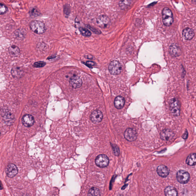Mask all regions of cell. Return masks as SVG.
I'll return each mask as SVG.
<instances>
[{"instance_id":"cell-1","label":"cell","mask_w":196,"mask_h":196,"mask_svg":"<svg viewBox=\"0 0 196 196\" xmlns=\"http://www.w3.org/2000/svg\"><path fill=\"white\" fill-rule=\"evenodd\" d=\"M162 19L163 24L167 27H169L174 21L173 13L168 7L164 8L162 11Z\"/></svg>"},{"instance_id":"cell-2","label":"cell","mask_w":196,"mask_h":196,"mask_svg":"<svg viewBox=\"0 0 196 196\" xmlns=\"http://www.w3.org/2000/svg\"><path fill=\"white\" fill-rule=\"evenodd\" d=\"M30 29L35 33L41 34L45 32L46 27L43 23L40 21H34L30 24Z\"/></svg>"},{"instance_id":"cell-3","label":"cell","mask_w":196,"mask_h":196,"mask_svg":"<svg viewBox=\"0 0 196 196\" xmlns=\"http://www.w3.org/2000/svg\"><path fill=\"white\" fill-rule=\"evenodd\" d=\"M169 106L170 111L173 116L180 115V105L178 100L175 98L171 99L170 101Z\"/></svg>"},{"instance_id":"cell-4","label":"cell","mask_w":196,"mask_h":196,"mask_svg":"<svg viewBox=\"0 0 196 196\" xmlns=\"http://www.w3.org/2000/svg\"><path fill=\"white\" fill-rule=\"evenodd\" d=\"M176 178L179 183L185 184L188 183L190 179L189 173L183 170H180L177 172Z\"/></svg>"},{"instance_id":"cell-5","label":"cell","mask_w":196,"mask_h":196,"mask_svg":"<svg viewBox=\"0 0 196 196\" xmlns=\"http://www.w3.org/2000/svg\"><path fill=\"white\" fill-rule=\"evenodd\" d=\"M108 70L111 74H119L122 71V66L119 61L116 60L113 61L109 65Z\"/></svg>"},{"instance_id":"cell-6","label":"cell","mask_w":196,"mask_h":196,"mask_svg":"<svg viewBox=\"0 0 196 196\" xmlns=\"http://www.w3.org/2000/svg\"><path fill=\"white\" fill-rule=\"evenodd\" d=\"M95 163L99 168H106L108 166L109 163V160L108 157L105 155L100 154L96 158Z\"/></svg>"},{"instance_id":"cell-7","label":"cell","mask_w":196,"mask_h":196,"mask_svg":"<svg viewBox=\"0 0 196 196\" xmlns=\"http://www.w3.org/2000/svg\"><path fill=\"white\" fill-rule=\"evenodd\" d=\"M96 22L99 27L105 28L110 26V20L107 15H100L96 18Z\"/></svg>"},{"instance_id":"cell-8","label":"cell","mask_w":196,"mask_h":196,"mask_svg":"<svg viewBox=\"0 0 196 196\" xmlns=\"http://www.w3.org/2000/svg\"><path fill=\"white\" fill-rule=\"evenodd\" d=\"M137 132L135 129L133 128H127L124 133L125 138L130 142L135 141L137 139Z\"/></svg>"},{"instance_id":"cell-9","label":"cell","mask_w":196,"mask_h":196,"mask_svg":"<svg viewBox=\"0 0 196 196\" xmlns=\"http://www.w3.org/2000/svg\"><path fill=\"white\" fill-rule=\"evenodd\" d=\"M103 118L102 112L100 110H95L92 113L90 116V120L94 123H98L101 122Z\"/></svg>"},{"instance_id":"cell-10","label":"cell","mask_w":196,"mask_h":196,"mask_svg":"<svg viewBox=\"0 0 196 196\" xmlns=\"http://www.w3.org/2000/svg\"><path fill=\"white\" fill-rule=\"evenodd\" d=\"M1 116L5 122L7 123H12L14 120V117L10 112L7 109H3L1 111Z\"/></svg>"},{"instance_id":"cell-11","label":"cell","mask_w":196,"mask_h":196,"mask_svg":"<svg viewBox=\"0 0 196 196\" xmlns=\"http://www.w3.org/2000/svg\"><path fill=\"white\" fill-rule=\"evenodd\" d=\"M18 169L16 165L13 164H9L6 168V173L8 177H14L18 174Z\"/></svg>"},{"instance_id":"cell-12","label":"cell","mask_w":196,"mask_h":196,"mask_svg":"<svg viewBox=\"0 0 196 196\" xmlns=\"http://www.w3.org/2000/svg\"><path fill=\"white\" fill-rule=\"evenodd\" d=\"M175 134L171 130L165 129L162 130L160 133V138L164 141H168L174 138Z\"/></svg>"},{"instance_id":"cell-13","label":"cell","mask_w":196,"mask_h":196,"mask_svg":"<svg viewBox=\"0 0 196 196\" xmlns=\"http://www.w3.org/2000/svg\"><path fill=\"white\" fill-rule=\"evenodd\" d=\"M21 122L24 126L30 127L33 126L34 123V118L32 115L26 114L23 116Z\"/></svg>"},{"instance_id":"cell-14","label":"cell","mask_w":196,"mask_h":196,"mask_svg":"<svg viewBox=\"0 0 196 196\" xmlns=\"http://www.w3.org/2000/svg\"><path fill=\"white\" fill-rule=\"evenodd\" d=\"M70 85L74 89L79 88L82 85V79L79 77L75 76L73 77L70 80Z\"/></svg>"},{"instance_id":"cell-15","label":"cell","mask_w":196,"mask_h":196,"mask_svg":"<svg viewBox=\"0 0 196 196\" xmlns=\"http://www.w3.org/2000/svg\"><path fill=\"white\" fill-rule=\"evenodd\" d=\"M157 172L159 176L162 177H166L169 174V169L164 165H160L157 167Z\"/></svg>"},{"instance_id":"cell-16","label":"cell","mask_w":196,"mask_h":196,"mask_svg":"<svg viewBox=\"0 0 196 196\" xmlns=\"http://www.w3.org/2000/svg\"><path fill=\"white\" fill-rule=\"evenodd\" d=\"M182 35L185 39L190 40L194 38V33L192 29L187 27L182 31Z\"/></svg>"},{"instance_id":"cell-17","label":"cell","mask_w":196,"mask_h":196,"mask_svg":"<svg viewBox=\"0 0 196 196\" xmlns=\"http://www.w3.org/2000/svg\"><path fill=\"white\" fill-rule=\"evenodd\" d=\"M169 52L172 56L176 57L180 56L181 50L177 44H172L169 47Z\"/></svg>"},{"instance_id":"cell-18","label":"cell","mask_w":196,"mask_h":196,"mask_svg":"<svg viewBox=\"0 0 196 196\" xmlns=\"http://www.w3.org/2000/svg\"><path fill=\"white\" fill-rule=\"evenodd\" d=\"M125 102V99L124 97L121 96H117L114 100L115 107L118 109H121L124 107Z\"/></svg>"},{"instance_id":"cell-19","label":"cell","mask_w":196,"mask_h":196,"mask_svg":"<svg viewBox=\"0 0 196 196\" xmlns=\"http://www.w3.org/2000/svg\"><path fill=\"white\" fill-rule=\"evenodd\" d=\"M11 73L14 78L21 77L23 74V71L21 67L18 66L13 67L12 68Z\"/></svg>"},{"instance_id":"cell-20","label":"cell","mask_w":196,"mask_h":196,"mask_svg":"<svg viewBox=\"0 0 196 196\" xmlns=\"http://www.w3.org/2000/svg\"><path fill=\"white\" fill-rule=\"evenodd\" d=\"M164 193L167 196H176L178 195L177 190L174 187L168 186L165 188Z\"/></svg>"},{"instance_id":"cell-21","label":"cell","mask_w":196,"mask_h":196,"mask_svg":"<svg viewBox=\"0 0 196 196\" xmlns=\"http://www.w3.org/2000/svg\"><path fill=\"white\" fill-rule=\"evenodd\" d=\"M196 153H191L187 157L186 162L190 166H194L196 164Z\"/></svg>"},{"instance_id":"cell-22","label":"cell","mask_w":196,"mask_h":196,"mask_svg":"<svg viewBox=\"0 0 196 196\" xmlns=\"http://www.w3.org/2000/svg\"><path fill=\"white\" fill-rule=\"evenodd\" d=\"M9 52L12 56L16 57L20 55V50L19 47L17 46L13 45L9 47Z\"/></svg>"},{"instance_id":"cell-23","label":"cell","mask_w":196,"mask_h":196,"mask_svg":"<svg viewBox=\"0 0 196 196\" xmlns=\"http://www.w3.org/2000/svg\"><path fill=\"white\" fill-rule=\"evenodd\" d=\"M131 0H120L119 2V6L122 9H126L131 4Z\"/></svg>"},{"instance_id":"cell-24","label":"cell","mask_w":196,"mask_h":196,"mask_svg":"<svg viewBox=\"0 0 196 196\" xmlns=\"http://www.w3.org/2000/svg\"><path fill=\"white\" fill-rule=\"evenodd\" d=\"M80 32L81 35L84 36L89 37L91 36V33L89 30L85 28L82 27H80L79 28Z\"/></svg>"},{"instance_id":"cell-25","label":"cell","mask_w":196,"mask_h":196,"mask_svg":"<svg viewBox=\"0 0 196 196\" xmlns=\"http://www.w3.org/2000/svg\"><path fill=\"white\" fill-rule=\"evenodd\" d=\"M88 195L99 196L100 195V192L98 188L93 187L89 191Z\"/></svg>"},{"instance_id":"cell-26","label":"cell","mask_w":196,"mask_h":196,"mask_svg":"<svg viewBox=\"0 0 196 196\" xmlns=\"http://www.w3.org/2000/svg\"><path fill=\"white\" fill-rule=\"evenodd\" d=\"M63 9L64 15H65L66 17H68L70 15V6H69L68 5L66 4L64 6Z\"/></svg>"},{"instance_id":"cell-27","label":"cell","mask_w":196,"mask_h":196,"mask_svg":"<svg viewBox=\"0 0 196 196\" xmlns=\"http://www.w3.org/2000/svg\"><path fill=\"white\" fill-rule=\"evenodd\" d=\"M111 145L112 147L113 152L114 153V154L116 156H119V153H120L119 147L117 145H114V144H111Z\"/></svg>"},{"instance_id":"cell-28","label":"cell","mask_w":196,"mask_h":196,"mask_svg":"<svg viewBox=\"0 0 196 196\" xmlns=\"http://www.w3.org/2000/svg\"><path fill=\"white\" fill-rule=\"evenodd\" d=\"M30 16L35 17L39 16L40 14V12L38 11L37 9L33 8L32 10H30Z\"/></svg>"},{"instance_id":"cell-29","label":"cell","mask_w":196,"mask_h":196,"mask_svg":"<svg viewBox=\"0 0 196 196\" xmlns=\"http://www.w3.org/2000/svg\"><path fill=\"white\" fill-rule=\"evenodd\" d=\"M7 7L4 5L0 3V15L3 14L7 11Z\"/></svg>"},{"instance_id":"cell-30","label":"cell","mask_w":196,"mask_h":196,"mask_svg":"<svg viewBox=\"0 0 196 196\" xmlns=\"http://www.w3.org/2000/svg\"><path fill=\"white\" fill-rule=\"evenodd\" d=\"M46 65L45 62L43 61H38L33 64V67H41L44 66Z\"/></svg>"},{"instance_id":"cell-31","label":"cell","mask_w":196,"mask_h":196,"mask_svg":"<svg viewBox=\"0 0 196 196\" xmlns=\"http://www.w3.org/2000/svg\"><path fill=\"white\" fill-rule=\"evenodd\" d=\"M87 26H88L90 30H91L93 32H94L95 33L99 34L101 33L100 31H99V30H97V29L95 28L94 27H91V26H90L89 25V26L88 25Z\"/></svg>"},{"instance_id":"cell-32","label":"cell","mask_w":196,"mask_h":196,"mask_svg":"<svg viewBox=\"0 0 196 196\" xmlns=\"http://www.w3.org/2000/svg\"><path fill=\"white\" fill-rule=\"evenodd\" d=\"M86 63L87 64V65L90 66H93L95 64V62L92 61H87V62H86Z\"/></svg>"},{"instance_id":"cell-33","label":"cell","mask_w":196,"mask_h":196,"mask_svg":"<svg viewBox=\"0 0 196 196\" xmlns=\"http://www.w3.org/2000/svg\"><path fill=\"white\" fill-rule=\"evenodd\" d=\"M187 137L188 132L187 131V130H186V131H185V133L183 134V136H182V138H183L184 139H185L187 138Z\"/></svg>"},{"instance_id":"cell-34","label":"cell","mask_w":196,"mask_h":196,"mask_svg":"<svg viewBox=\"0 0 196 196\" xmlns=\"http://www.w3.org/2000/svg\"><path fill=\"white\" fill-rule=\"evenodd\" d=\"M0 183H1V182H0ZM2 189V185L1 184V183H0V189Z\"/></svg>"},{"instance_id":"cell-35","label":"cell","mask_w":196,"mask_h":196,"mask_svg":"<svg viewBox=\"0 0 196 196\" xmlns=\"http://www.w3.org/2000/svg\"><path fill=\"white\" fill-rule=\"evenodd\" d=\"M0 134H1V132H0Z\"/></svg>"}]
</instances>
